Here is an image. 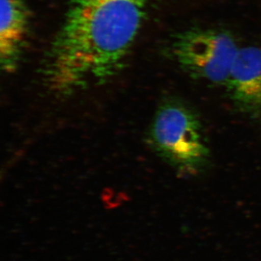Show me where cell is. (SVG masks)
<instances>
[{
  "mask_svg": "<svg viewBox=\"0 0 261 261\" xmlns=\"http://www.w3.org/2000/svg\"><path fill=\"white\" fill-rule=\"evenodd\" d=\"M149 1L70 0L48 53V83L65 92L116 74L133 47Z\"/></svg>",
  "mask_w": 261,
  "mask_h": 261,
  "instance_id": "1",
  "label": "cell"
},
{
  "mask_svg": "<svg viewBox=\"0 0 261 261\" xmlns=\"http://www.w3.org/2000/svg\"><path fill=\"white\" fill-rule=\"evenodd\" d=\"M149 140L158 153L181 173L194 174L203 168L209 150L198 117L181 101L171 99L154 116Z\"/></svg>",
  "mask_w": 261,
  "mask_h": 261,
  "instance_id": "2",
  "label": "cell"
},
{
  "mask_svg": "<svg viewBox=\"0 0 261 261\" xmlns=\"http://www.w3.org/2000/svg\"><path fill=\"white\" fill-rule=\"evenodd\" d=\"M239 49L230 33L217 29H187L171 43L173 58L182 70L216 84H226Z\"/></svg>",
  "mask_w": 261,
  "mask_h": 261,
  "instance_id": "3",
  "label": "cell"
},
{
  "mask_svg": "<svg viewBox=\"0 0 261 261\" xmlns=\"http://www.w3.org/2000/svg\"><path fill=\"white\" fill-rule=\"evenodd\" d=\"M228 93L240 111L261 114V45L240 48L226 82Z\"/></svg>",
  "mask_w": 261,
  "mask_h": 261,
  "instance_id": "4",
  "label": "cell"
},
{
  "mask_svg": "<svg viewBox=\"0 0 261 261\" xmlns=\"http://www.w3.org/2000/svg\"><path fill=\"white\" fill-rule=\"evenodd\" d=\"M0 60L7 72L16 69L28 37L29 13L25 0H1Z\"/></svg>",
  "mask_w": 261,
  "mask_h": 261,
  "instance_id": "5",
  "label": "cell"
}]
</instances>
